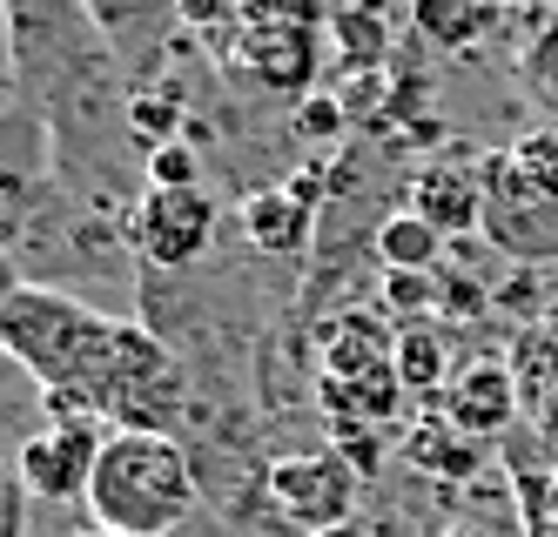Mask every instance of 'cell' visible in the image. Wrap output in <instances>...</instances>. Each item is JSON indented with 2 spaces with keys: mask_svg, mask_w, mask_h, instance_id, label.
I'll list each match as a JSON object with an SVG mask.
<instances>
[{
  "mask_svg": "<svg viewBox=\"0 0 558 537\" xmlns=\"http://www.w3.org/2000/svg\"><path fill=\"white\" fill-rule=\"evenodd\" d=\"M88 524L129 530V537H182L203 517V477L169 430H114L95 484H88Z\"/></svg>",
  "mask_w": 558,
  "mask_h": 537,
  "instance_id": "7a4b0ae2",
  "label": "cell"
},
{
  "mask_svg": "<svg viewBox=\"0 0 558 537\" xmlns=\"http://www.w3.org/2000/svg\"><path fill=\"white\" fill-rule=\"evenodd\" d=\"M27 477L8 464V477H0V537H27Z\"/></svg>",
  "mask_w": 558,
  "mask_h": 537,
  "instance_id": "d6986e66",
  "label": "cell"
},
{
  "mask_svg": "<svg viewBox=\"0 0 558 537\" xmlns=\"http://www.w3.org/2000/svg\"><path fill=\"white\" fill-rule=\"evenodd\" d=\"M243 235L263 256H303L316 235V195L303 188H263L243 202Z\"/></svg>",
  "mask_w": 558,
  "mask_h": 537,
  "instance_id": "30bf717a",
  "label": "cell"
},
{
  "mask_svg": "<svg viewBox=\"0 0 558 537\" xmlns=\"http://www.w3.org/2000/svg\"><path fill=\"white\" fill-rule=\"evenodd\" d=\"M263 490L310 537V530H330V524L356 517V490L364 484H356V464L337 457V450H296V457H276L263 471Z\"/></svg>",
  "mask_w": 558,
  "mask_h": 537,
  "instance_id": "277c9868",
  "label": "cell"
},
{
  "mask_svg": "<svg viewBox=\"0 0 558 537\" xmlns=\"http://www.w3.org/2000/svg\"><path fill=\"white\" fill-rule=\"evenodd\" d=\"M505 155H511V169L525 175L545 202H558V135H545V129L538 135H518Z\"/></svg>",
  "mask_w": 558,
  "mask_h": 537,
  "instance_id": "2e32d148",
  "label": "cell"
},
{
  "mask_svg": "<svg viewBox=\"0 0 558 537\" xmlns=\"http://www.w3.org/2000/svg\"><path fill=\"white\" fill-rule=\"evenodd\" d=\"M404 457H411L417 471H437V477H471V471H477V457H485V443L464 437L458 424L437 417V424H417V430H411Z\"/></svg>",
  "mask_w": 558,
  "mask_h": 537,
  "instance_id": "9a60e30c",
  "label": "cell"
},
{
  "mask_svg": "<svg viewBox=\"0 0 558 537\" xmlns=\"http://www.w3.org/2000/svg\"><path fill=\"white\" fill-rule=\"evenodd\" d=\"M437 256H445V235H437L417 209L384 216V229H377V263L384 269H397V276H430Z\"/></svg>",
  "mask_w": 558,
  "mask_h": 537,
  "instance_id": "4fadbf2b",
  "label": "cell"
},
{
  "mask_svg": "<svg viewBox=\"0 0 558 537\" xmlns=\"http://www.w3.org/2000/svg\"><path fill=\"white\" fill-rule=\"evenodd\" d=\"M82 14H88V27H95V40L108 54L142 68L155 48H162V34L175 27L182 0H82Z\"/></svg>",
  "mask_w": 558,
  "mask_h": 537,
  "instance_id": "9c48e42d",
  "label": "cell"
},
{
  "mask_svg": "<svg viewBox=\"0 0 558 537\" xmlns=\"http://www.w3.org/2000/svg\"><path fill=\"white\" fill-rule=\"evenodd\" d=\"M74 537H129V530H101V524H88V530H74Z\"/></svg>",
  "mask_w": 558,
  "mask_h": 537,
  "instance_id": "7402d4cb",
  "label": "cell"
},
{
  "mask_svg": "<svg viewBox=\"0 0 558 537\" xmlns=\"http://www.w3.org/2000/svg\"><path fill=\"white\" fill-rule=\"evenodd\" d=\"M296 135H303V142H330V135H343V108H337L330 95H303V101H296Z\"/></svg>",
  "mask_w": 558,
  "mask_h": 537,
  "instance_id": "ac0fdd59",
  "label": "cell"
},
{
  "mask_svg": "<svg viewBox=\"0 0 558 537\" xmlns=\"http://www.w3.org/2000/svg\"><path fill=\"white\" fill-rule=\"evenodd\" d=\"M485 229L511 256H558V202H545L525 175L511 169V155H485Z\"/></svg>",
  "mask_w": 558,
  "mask_h": 537,
  "instance_id": "8992f818",
  "label": "cell"
},
{
  "mask_svg": "<svg viewBox=\"0 0 558 537\" xmlns=\"http://www.w3.org/2000/svg\"><path fill=\"white\" fill-rule=\"evenodd\" d=\"M216 222H222V209H216V195L203 182L195 188H148L135 202L129 235H135L148 269H195L209 256V242H216Z\"/></svg>",
  "mask_w": 558,
  "mask_h": 537,
  "instance_id": "5b68a950",
  "label": "cell"
},
{
  "mask_svg": "<svg viewBox=\"0 0 558 537\" xmlns=\"http://www.w3.org/2000/svg\"><path fill=\"white\" fill-rule=\"evenodd\" d=\"M310 537H384L377 524H364V517H343V524H330V530H310Z\"/></svg>",
  "mask_w": 558,
  "mask_h": 537,
  "instance_id": "44dd1931",
  "label": "cell"
},
{
  "mask_svg": "<svg viewBox=\"0 0 558 537\" xmlns=\"http://www.w3.org/2000/svg\"><path fill=\"white\" fill-rule=\"evenodd\" d=\"M397 316H364V309H350L330 322V337H324V377H371V369H390L397 363V337L404 329H390Z\"/></svg>",
  "mask_w": 558,
  "mask_h": 537,
  "instance_id": "8fae6325",
  "label": "cell"
},
{
  "mask_svg": "<svg viewBox=\"0 0 558 537\" xmlns=\"http://www.w3.org/2000/svg\"><path fill=\"white\" fill-rule=\"evenodd\" d=\"M108 437L114 430L101 417H54L48 410V424L14 450V471L27 477L34 498H48V504H88V484H95Z\"/></svg>",
  "mask_w": 558,
  "mask_h": 537,
  "instance_id": "3957f363",
  "label": "cell"
},
{
  "mask_svg": "<svg viewBox=\"0 0 558 537\" xmlns=\"http://www.w3.org/2000/svg\"><path fill=\"white\" fill-rule=\"evenodd\" d=\"M437 410H445V424H458L464 437L492 443L518 424V410H525V390H518V369L498 363V356H471L458 363V377L445 383V396H437Z\"/></svg>",
  "mask_w": 558,
  "mask_h": 537,
  "instance_id": "52a82bcc",
  "label": "cell"
},
{
  "mask_svg": "<svg viewBox=\"0 0 558 537\" xmlns=\"http://www.w3.org/2000/svg\"><path fill=\"white\" fill-rule=\"evenodd\" d=\"M404 209H417L445 242L485 229V175L477 169H458V161H424V169L411 175V202Z\"/></svg>",
  "mask_w": 558,
  "mask_h": 537,
  "instance_id": "ba28073f",
  "label": "cell"
},
{
  "mask_svg": "<svg viewBox=\"0 0 558 537\" xmlns=\"http://www.w3.org/2000/svg\"><path fill=\"white\" fill-rule=\"evenodd\" d=\"M390 276V289H384V303H390V316H404V322H417V309L430 303V276H397V269H384Z\"/></svg>",
  "mask_w": 558,
  "mask_h": 537,
  "instance_id": "ffe728a7",
  "label": "cell"
},
{
  "mask_svg": "<svg viewBox=\"0 0 558 537\" xmlns=\"http://www.w3.org/2000/svg\"><path fill=\"white\" fill-rule=\"evenodd\" d=\"M397 377H404V390H411V396H445V383L458 377L445 337H437V329L404 322V337H397Z\"/></svg>",
  "mask_w": 558,
  "mask_h": 537,
  "instance_id": "5bb4252c",
  "label": "cell"
},
{
  "mask_svg": "<svg viewBox=\"0 0 558 537\" xmlns=\"http://www.w3.org/2000/svg\"><path fill=\"white\" fill-rule=\"evenodd\" d=\"M148 188H195V148L189 142H162L148 155Z\"/></svg>",
  "mask_w": 558,
  "mask_h": 537,
  "instance_id": "e0dca14e",
  "label": "cell"
},
{
  "mask_svg": "<svg viewBox=\"0 0 558 537\" xmlns=\"http://www.w3.org/2000/svg\"><path fill=\"white\" fill-rule=\"evenodd\" d=\"M492 0H417V34L445 54H471L492 34Z\"/></svg>",
  "mask_w": 558,
  "mask_h": 537,
  "instance_id": "7c38bea8",
  "label": "cell"
},
{
  "mask_svg": "<svg viewBox=\"0 0 558 537\" xmlns=\"http://www.w3.org/2000/svg\"><path fill=\"white\" fill-rule=\"evenodd\" d=\"M0 350L41 383L54 417H101L108 430H175L189 377L175 350L129 316H101L68 289L14 282L0 296Z\"/></svg>",
  "mask_w": 558,
  "mask_h": 537,
  "instance_id": "6da1fadb",
  "label": "cell"
},
{
  "mask_svg": "<svg viewBox=\"0 0 558 537\" xmlns=\"http://www.w3.org/2000/svg\"><path fill=\"white\" fill-rule=\"evenodd\" d=\"M445 537H464V530H445Z\"/></svg>",
  "mask_w": 558,
  "mask_h": 537,
  "instance_id": "603a6c76",
  "label": "cell"
}]
</instances>
